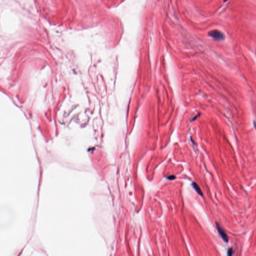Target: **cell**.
<instances>
[{
  "instance_id": "1",
  "label": "cell",
  "mask_w": 256,
  "mask_h": 256,
  "mask_svg": "<svg viewBox=\"0 0 256 256\" xmlns=\"http://www.w3.org/2000/svg\"><path fill=\"white\" fill-rule=\"evenodd\" d=\"M209 36L216 41H223L225 39L224 35L218 30L212 31L209 33Z\"/></svg>"
},
{
  "instance_id": "4",
  "label": "cell",
  "mask_w": 256,
  "mask_h": 256,
  "mask_svg": "<svg viewBox=\"0 0 256 256\" xmlns=\"http://www.w3.org/2000/svg\"><path fill=\"white\" fill-rule=\"evenodd\" d=\"M234 251H233V249L232 248H230L229 249L228 251V254L227 255H228V256H232L234 254Z\"/></svg>"
},
{
  "instance_id": "7",
  "label": "cell",
  "mask_w": 256,
  "mask_h": 256,
  "mask_svg": "<svg viewBox=\"0 0 256 256\" xmlns=\"http://www.w3.org/2000/svg\"><path fill=\"white\" fill-rule=\"evenodd\" d=\"M254 125H255V128H256V125L255 124V123H254Z\"/></svg>"
},
{
  "instance_id": "3",
  "label": "cell",
  "mask_w": 256,
  "mask_h": 256,
  "mask_svg": "<svg viewBox=\"0 0 256 256\" xmlns=\"http://www.w3.org/2000/svg\"><path fill=\"white\" fill-rule=\"evenodd\" d=\"M192 186H193L194 189L196 190V191L197 192V193L199 194V195H201V196H203V193L201 191L200 188L199 186L198 185V184L196 183L193 182V183H192Z\"/></svg>"
},
{
  "instance_id": "5",
  "label": "cell",
  "mask_w": 256,
  "mask_h": 256,
  "mask_svg": "<svg viewBox=\"0 0 256 256\" xmlns=\"http://www.w3.org/2000/svg\"><path fill=\"white\" fill-rule=\"evenodd\" d=\"M176 177L175 176H170L168 177H167L168 179L169 180H173Z\"/></svg>"
},
{
  "instance_id": "2",
  "label": "cell",
  "mask_w": 256,
  "mask_h": 256,
  "mask_svg": "<svg viewBox=\"0 0 256 256\" xmlns=\"http://www.w3.org/2000/svg\"><path fill=\"white\" fill-rule=\"evenodd\" d=\"M216 226H217L218 231V232H219V234L220 235L221 238L223 239V240L225 242H228V236H227V235L226 232H225V231L223 230L222 228V227H221L218 223L216 224Z\"/></svg>"
},
{
  "instance_id": "6",
  "label": "cell",
  "mask_w": 256,
  "mask_h": 256,
  "mask_svg": "<svg viewBox=\"0 0 256 256\" xmlns=\"http://www.w3.org/2000/svg\"><path fill=\"white\" fill-rule=\"evenodd\" d=\"M228 1V0H224V2H227V1Z\"/></svg>"
}]
</instances>
